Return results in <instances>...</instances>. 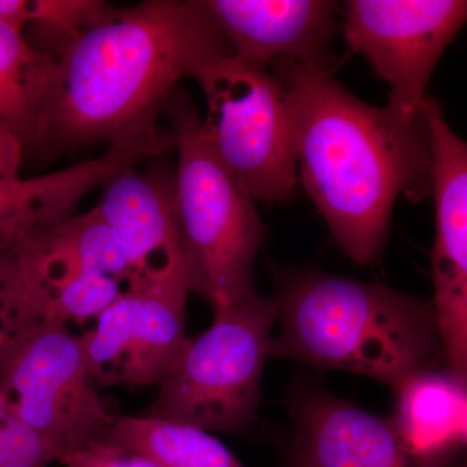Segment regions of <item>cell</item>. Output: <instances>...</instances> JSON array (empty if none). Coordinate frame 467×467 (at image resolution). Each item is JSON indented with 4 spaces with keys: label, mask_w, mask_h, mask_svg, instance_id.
I'll use <instances>...</instances> for the list:
<instances>
[{
    "label": "cell",
    "mask_w": 467,
    "mask_h": 467,
    "mask_svg": "<svg viewBox=\"0 0 467 467\" xmlns=\"http://www.w3.org/2000/svg\"><path fill=\"white\" fill-rule=\"evenodd\" d=\"M232 43L204 0H149L113 7L55 57L36 149L63 152L140 140L181 79L233 57Z\"/></svg>",
    "instance_id": "1"
},
{
    "label": "cell",
    "mask_w": 467,
    "mask_h": 467,
    "mask_svg": "<svg viewBox=\"0 0 467 467\" xmlns=\"http://www.w3.org/2000/svg\"><path fill=\"white\" fill-rule=\"evenodd\" d=\"M267 70L287 94L304 189L344 254L358 265L374 263L395 202L432 195L426 113L368 106L340 85L333 63L285 61Z\"/></svg>",
    "instance_id": "2"
},
{
    "label": "cell",
    "mask_w": 467,
    "mask_h": 467,
    "mask_svg": "<svg viewBox=\"0 0 467 467\" xmlns=\"http://www.w3.org/2000/svg\"><path fill=\"white\" fill-rule=\"evenodd\" d=\"M272 356L396 389L444 361L432 300L319 270L278 275Z\"/></svg>",
    "instance_id": "3"
},
{
    "label": "cell",
    "mask_w": 467,
    "mask_h": 467,
    "mask_svg": "<svg viewBox=\"0 0 467 467\" xmlns=\"http://www.w3.org/2000/svg\"><path fill=\"white\" fill-rule=\"evenodd\" d=\"M174 131L175 205L190 288L214 315L254 290L265 226L254 198L212 150L202 119L178 88L165 109Z\"/></svg>",
    "instance_id": "4"
},
{
    "label": "cell",
    "mask_w": 467,
    "mask_h": 467,
    "mask_svg": "<svg viewBox=\"0 0 467 467\" xmlns=\"http://www.w3.org/2000/svg\"><path fill=\"white\" fill-rule=\"evenodd\" d=\"M275 325V300L256 288L214 315L211 327L187 340L144 416L208 432L247 429L259 411Z\"/></svg>",
    "instance_id": "5"
},
{
    "label": "cell",
    "mask_w": 467,
    "mask_h": 467,
    "mask_svg": "<svg viewBox=\"0 0 467 467\" xmlns=\"http://www.w3.org/2000/svg\"><path fill=\"white\" fill-rule=\"evenodd\" d=\"M195 79L207 101L205 137L217 158L254 201H290L297 183L295 128L278 78L233 55Z\"/></svg>",
    "instance_id": "6"
},
{
    "label": "cell",
    "mask_w": 467,
    "mask_h": 467,
    "mask_svg": "<svg viewBox=\"0 0 467 467\" xmlns=\"http://www.w3.org/2000/svg\"><path fill=\"white\" fill-rule=\"evenodd\" d=\"M0 391L52 461L106 438L119 420L92 383L81 339L67 326L36 322L17 331L0 358Z\"/></svg>",
    "instance_id": "7"
},
{
    "label": "cell",
    "mask_w": 467,
    "mask_h": 467,
    "mask_svg": "<svg viewBox=\"0 0 467 467\" xmlns=\"http://www.w3.org/2000/svg\"><path fill=\"white\" fill-rule=\"evenodd\" d=\"M190 288L186 259L134 275L81 339L92 383L159 386L186 346Z\"/></svg>",
    "instance_id": "8"
},
{
    "label": "cell",
    "mask_w": 467,
    "mask_h": 467,
    "mask_svg": "<svg viewBox=\"0 0 467 467\" xmlns=\"http://www.w3.org/2000/svg\"><path fill=\"white\" fill-rule=\"evenodd\" d=\"M467 24V0H349L347 45L389 88V104L407 117L425 113L439 58Z\"/></svg>",
    "instance_id": "9"
},
{
    "label": "cell",
    "mask_w": 467,
    "mask_h": 467,
    "mask_svg": "<svg viewBox=\"0 0 467 467\" xmlns=\"http://www.w3.org/2000/svg\"><path fill=\"white\" fill-rule=\"evenodd\" d=\"M425 113L434 153L432 303L445 370L467 386V143L447 124L438 101L430 98Z\"/></svg>",
    "instance_id": "10"
},
{
    "label": "cell",
    "mask_w": 467,
    "mask_h": 467,
    "mask_svg": "<svg viewBox=\"0 0 467 467\" xmlns=\"http://www.w3.org/2000/svg\"><path fill=\"white\" fill-rule=\"evenodd\" d=\"M292 467H459L456 457L413 453L392 420L321 391L300 395L292 407Z\"/></svg>",
    "instance_id": "11"
},
{
    "label": "cell",
    "mask_w": 467,
    "mask_h": 467,
    "mask_svg": "<svg viewBox=\"0 0 467 467\" xmlns=\"http://www.w3.org/2000/svg\"><path fill=\"white\" fill-rule=\"evenodd\" d=\"M234 55L269 69L275 64L333 63L335 3L325 0H204Z\"/></svg>",
    "instance_id": "12"
},
{
    "label": "cell",
    "mask_w": 467,
    "mask_h": 467,
    "mask_svg": "<svg viewBox=\"0 0 467 467\" xmlns=\"http://www.w3.org/2000/svg\"><path fill=\"white\" fill-rule=\"evenodd\" d=\"M103 187L95 211L115 234L133 275H150L183 259L174 174L129 167Z\"/></svg>",
    "instance_id": "13"
},
{
    "label": "cell",
    "mask_w": 467,
    "mask_h": 467,
    "mask_svg": "<svg viewBox=\"0 0 467 467\" xmlns=\"http://www.w3.org/2000/svg\"><path fill=\"white\" fill-rule=\"evenodd\" d=\"M395 423L409 450L418 456H456L463 444L467 386L450 371L438 368L409 378L395 389Z\"/></svg>",
    "instance_id": "14"
},
{
    "label": "cell",
    "mask_w": 467,
    "mask_h": 467,
    "mask_svg": "<svg viewBox=\"0 0 467 467\" xmlns=\"http://www.w3.org/2000/svg\"><path fill=\"white\" fill-rule=\"evenodd\" d=\"M54 64L51 55L32 47L23 32L0 20V125L24 147H36Z\"/></svg>",
    "instance_id": "15"
},
{
    "label": "cell",
    "mask_w": 467,
    "mask_h": 467,
    "mask_svg": "<svg viewBox=\"0 0 467 467\" xmlns=\"http://www.w3.org/2000/svg\"><path fill=\"white\" fill-rule=\"evenodd\" d=\"M107 438L164 467H244L211 432L171 420L119 417Z\"/></svg>",
    "instance_id": "16"
},
{
    "label": "cell",
    "mask_w": 467,
    "mask_h": 467,
    "mask_svg": "<svg viewBox=\"0 0 467 467\" xmlns=\"http://www.w3.org/2000/svg\"><path fill=\"white\" fill-rule=\"evenodd\" d=\"M112 8L101 0H0V20L23 33L27 24L42 26L57 43V55Z\"/></svg>",
    "instance_id": "17"
},
{
    "label": "cell",
    "mask_w": 467,
    "mask_h": 467,
    "mask_svg": "<svg viewBox=\"0 0 467 467\" xmlns=\"http://www.w3.org/2000/svg\"><path fill=\"white\" fill-rule=\"evenodd\" d=\"M67 190L57 173L21 180L0 192V247L14 244L36 226L64 213Z\"/></svg>",
    "instance_id": "18"
},
{
    "label": "cell",
    "mask_w": 467,
    "mask_h": 467,
    "mask_svg": "<svg viewBox=\"0 0 467 467\" xmlns=\"http://www.w3.org/2000/svg\"><path fill=\"white\" fill-rule=\"evenodd\" d=\"M45 442L20 420L0 391V467H48Z\"/></svg>",
    "instance_id": "19"
},
{
    "label": "cell",
    "mask_w": 467,
    "mask_h": 467,
    "mask_svg": "<svg viewBox=\"0 0 467 467\" xmlns=\"http://www.w3.org/2000/svg\"><path fill=\"white\" fill-rule=\"evenodd\" d=\"M63 467H164L140 451L103 438L57 461Z\"/></svg>",
    "instance_id": "20"
},
{
    "label": "cell",
    "mask_w": 467,
    "mask_h": 467,
    "mask_svg": "<svg viewBox=\"0 0 467 467\" xmlns=\"http://www.w3.org/2000/svg\"><path fill=\"white\" fill-rule=\"evenodd\" d=\"M24 144L20 140L0 125V192L11 189L20 182L21 162Z\"/></svg>",
    "instance_id": "21"
},
{
    "label": "cell",
    "mask_w": 467,
    "mask_h": 467,
    "mask_svg": "<svg viewBox=\"0 0 467 467\" xmlns=\"http://www.w3.org/2000/svg\"><path fill=\"white\" fill-rule=\"evenodd\" d=\"M16 328L17 316L9 288L7 263L0 248V358Z\"/></svg>",
    "instance_id": "22"
},
{
    "label": "cell",
    "mask_w": 467,
    "mask_h": 467,
    "mask_svg": "<svg viewBox=\"0 0 467 467\" xmlns=\"http://www.w3.org/2000/svg\"><path fill=\"white\" fill-rule=\"evenodd\" d=\"M459 467H467V454H465L463 457H461Z\"/></svg>",
    "instance_id": "23"
},
{
    "label": "cell",
    "mask_w": 467,
    "mask_h": 467,
    "mask_svg": "<svg viewBox=\"0 0 467 467\" xmlns=\"http://www.w3.org/2000/svg\"><path fill=\"white\" fill-rule=\"evenodd\" d=\"M463 444L467 445V416H466V422H465V430H463Z\"/></svg>",
    "instance_id": "24"
}]
</instances>
